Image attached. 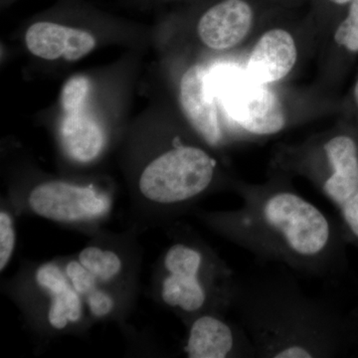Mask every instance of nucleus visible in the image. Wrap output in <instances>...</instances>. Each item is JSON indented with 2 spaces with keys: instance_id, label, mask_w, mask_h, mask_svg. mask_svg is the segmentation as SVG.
<instances>
[{
  "instance_id": "f257e3e1",
  "label": "nucleus",
  "mask_w": 358,
  "mask_h": 358,
  "mask_svg": "<svg viewBox=\"0 0 358 358\" xmlns=\"http://www.w3.org/2000/svg\"><path fill=\"white\" fill-rule=\"evenodd\" d=\"M238 193L239 208L206 217L221 235L260 260L301 274L339 275L348 243L338 219L281 183L243 185Z\"/></svg>"
},
{
  "instance_id": "f03ea898",
  "label": "nucleus",
  "mask_w": 358,
  "mask_h": 358,
  "mask_svg": "<svg viewBox=\"0 0 358 358\" xmlns=\"http://www.w3.org/2000/svg\"><path fill=\"white\" fill-rule=\"evenodd\" d=\"M231 308L248 334L256 357H341L358 338V317L310 296L291 275L237 281Z\"/></svg>"
},
{
  "instance_id": "7ed1b4c3",
  "label": "nucleus",
  "mask_w": 358,
  "mask_h": 358,
  "mask_svg": "<svg viewBox=\"0 0 358 358\" xmlns=\"http://www.w3.org/2000/svg\"><path fill=\"white\" fill-rule=\"evenodd\" d=\"M162 301L188 317L231 308L237 280L229 268L196 243L178 242L164 255Z\"/></svg>"
},
{
  "instance_id": "20e7f679",
  "label": "nucleus",
  "mask_w": 358,
  "mask_h": 358,
  "mask_svg": "<svg viewBox=\"0 0 358 358\" xmlns=\"http://www.w3.org/2000/svg\"><path fill=\"white\" fill-rule=\"evenodd\" d=\"M217 162L202 148L178 145L152 160L138 187L155 203L180 206L204 194L213 185Z\"/></svg>"
},
{
  "instance_id": "39448f33",
  "label": "nucleus",
  "mask_w": 358,
  "mask_h": 358,
  "mask_svg": "<svg viewBox=\"0 0 358 358\" xmlns=\"http://www.w3.org/2000/svg\"><path fill=\"white\" fill-rule=\"evenodd\" d=\"M217 88L224 108L247 133L272 136L286 127L279 96L268 84L250 77L246 70L224 71L218 77Z\"/></svg>"
},
{
  "instance_id": "423d86ee",
  "label": "nucleus",
  "mask_w": 358,
  "mask_h": 358,
  "mask_svg": "<svg viewBox=\"0 0 358 358\" xmlns=\"http://www.w3.org/2000/svg\"><path fill=\"white\" fill-rule=\"evenodd\" d=\"M310 176L333 205L348 244L358 248V145L338 138L324 148V162L313 164Z\"/></svg>"
},
{
  "instance_id": "0eeeda50",
  "label": "nucleus",
  "mask_w": 358,
  "mask_h": 358,
  "mask_svg": "<svg viewBox=\"0 0 358 358\" xmlns=\"http://www.w3.org/2000/svg\"><path fill=\"white\" fill-rule=\"evenodd\" d=\"M221 310L192 317L185 346L190 358L256 357L253 343L242 324L226 319Z\"/></svg>"
},
{
  "instance_id": "6e6552de",
  "label": "nucleus",
  "mask_w": 358,
  "mask_h": 358,
  "mask_svg": "<svg viewBox=\"0 0 358 358\" xmlns=\"http://www.w3.org/2000/svg\"><path fill=\"white\" fill-rule=\"evenodd\" d=\"M37 215L58 222H75L99 217L109 209L107 196L93 186L49 181L37 185L28 199Z\"/></svg>"
},
{
  "instance_id": "1a4fd4ad",
  "label": "nucleus",
  "mask_w": 358,
  "mask_h": 358,
  "mask_svg": "<svg viewBox=\"0 0 358 358\" xmlns=\"http://www.w3.org/2000/svg\"><path fill=\"white\" fill-rule=\"evenodd\" d=\"M209 77L201 65H193L181 78L179 101L186 119L210 147H218L223 136Z\"/></svg>"
},
{
  "instance_id": "9d476101",
  "label": "nucleus",
  "mask_w": 358,
  "mask_h": 358,
  "mask_svg": "<svg viewBox=\"0 0 358 358\" xmlns=\"http://www.w3.org/2000/svg\"><path fill=\"white\" fill-rule=\"evenodd\" d=\"M26 46L33 55L45 60L77 61L96 47L91 33L50 21H39L28 28Z\"/></svg>"
},
{
  "instance_id": "9b49d317",
  "label": "nucleus",
  "mask_w": 358,
  "mask_h": 358,
  "mask_svg": "<svg viewBox=\"0 0 358 358\" xmlns=\"http://www.w3.org/2000/svg\"><path fill=\"white\" fill-rule=\"evenodd\" d=\"M253 25V10L244 0H223L200 18L197 32L213 50H227L239 44Z\"/></svg>"
},
{
  "instance_id": "f8f14e48",
  "label": "nucleus",
  "mask_w": 358,
  "mask_h": 358,
  "mask_svg": "<svg viewBox=\"0 0 358 358\" xmlns=\"http://www.w3.org/2000/svg\"><path fill=\"white\" fill-rule=\"evenodd\" d=\"M296 57L293 36L285 30L273 29L257 42L245 70L256 81L270 84L286 77L296 64Z\"/></svg>"
},
{
  "instance_id": "ddd939ff",
  "label": "nucleus",
  "mask_w": 358,
  "mask_h": 358,
  "mask_svg": "<svg viewBox=\"0 0 358 358\" xmlns=\"http://www.w3.org/2000/svg\"><path fill=\"white\" fill-rule=\"evenodd\" d=\"M37 285L51 294L48 320L53 329H64L83 315L82 296L73 288L65 272L53 263L44 264L35 274Z\"/></svg>"
},
{
  "instance_id": "4468645a",
  "label": "nucleus",
  "mask_w": 358,
  "mask_h": 358,
  "mask_svg": "<svg viewBox=\"0 0 358 358\" xmlns=\"http://www.w3.org/2000/svg\"><path fill=\"white\" fill-rule=\"evenodd\" d=\"M60 138L67 154L79 162L96 159L105 145L100 124L85 108L64 113L60 124Z\"/></svg>"
},
{
  "instance_id": "2eb2a0df",
  "label": "nucleus",
  "mask_w": 358,
  "mask_h": 358,
  "mask_svg": "<svg viewBox=\"0 0 358 358\" xmlns=\"http://www.w3.org/2000/svg\"><path fill=\"white\" fill-rule=\"evenodd\" d=\"M78 261L100 282H109L121 273V258L110 250L90 246L82 250Z\"/></svg>"
},
{
  "instance_id": "dca6fc26",
  "label": "nucleus",
  "mask_w": 358,
  "mask_h": 358,
  "mask_svg": "<svg viewBox=\"0 0 358 358\" xmlns=\"http://www.w3.org/2000/svg\"><path fill=\"white\" fill-rule=\"evenodd\" d=\"M90 88L91 85L88 78L82 75L70 78L63 87L60 95V103L64 113L85 108Z\"/></svg>"
},
{
  "instance_id": "f3484780",
  "label": "nucleus",
  "mask_w": 358,
  "mask_h": 358,
  "mask_svg": "<svg viewBox=\"0 0 358 358\" xmlns=\"http://www.w3.org/2000/svg\"><path fill=\"white\" fill-rule=\"evenodd\" d=\"M334 40L346 50L358 52V0L350 1V11L336 29Z\"/></svg>"
},
{
  "instance_id": "a211bd4d",
  "label": "nucleus",
  "mask_w": 358,
  "mask_h": 358,
  "mask_svg": "<svg viewBox=\"0 0 358 358\" xmlns=\"http://www.w3.org/2000/svg\"><path fill=\"white\" fill-rule=\"evenodd\" d=\"M65 273L73 288L84 298L98 289L99 280L89 272L79 261H70L65 268Z\"/></svg>"
},
{
  "instance_id": "6ab92c4d",
  "label": "nucleus",
  "mask_w": 358,
  "mask_h": 358,
  "mask_svg": "<svg viewBox=\"0 0 358 358\" xmlns=\"http://www.w3.org/2000/svg\"><path fill=\"white\" fill-rule=\"evenodd\" d=\"M15 246V230L10 214L0 212V270L3 271L13 257Z\"/></svg>"
},
{
  "instance_id": "aec40b11",
  "label": "nucleus",
  "mask_w": 358,
  "mask_h": 358,
  "mask_svg": "<svg viewBox=\"0 0 358 358\" xmlns=\"http://www.w3.org/2000/svg\"><path fill=\"white\" fill-rule=\"evenodd\" d=\"M86 301L90 312L96 317H106L115 308V301L112 296L99 288L87 296Z\"/></svg>"
},
{
  "instance_id": "412c9836",
  "label": "nucleus",
  "mask_w": 358,
  "mask_h": 358,
  "mask_svg": "<svg viewBox=\"0 0 358 358\" xmlns=\"http://www.w3.org/2000/svg\"><path fill=\"white\" fill-rule=\"evenodd\" d=\"M329 1L334 2V3L339 4V6H343V4L348 3V2L352 1V0H329Z\"/></svg>"
},
{
  "instance_id": "4be33fe9",
  "label": "nucleus",
  "mask_w": 358,
  "mask_h": 358,
  "mask_svg": "<svg viewBox=\"0 0 358 358\" xmlns=\"http://www.w3.org/2000/svg\"><path fill=\"white\" fill-rule=\"evenodd\" d=\"M355 101H357V103L358 106V81H357V85H355Z\"/></svg>"
}]
</instances>
